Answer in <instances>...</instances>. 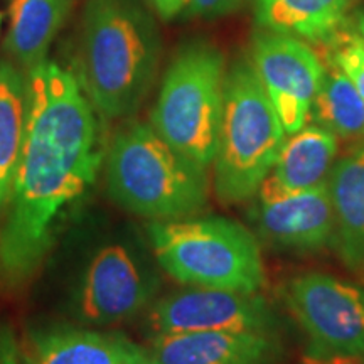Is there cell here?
Returning <instances> with one entry per match:
<instances>
[{
  "instance_id": "1",
  "label": "cell",
  "mask_w": 364,
  "mask_h": 364,
  "mask_svg": "<svg viewBox=\"0 0 364 364\" xmlns=\"http://www.w3.org/2000/svg\"><path fill=\"white\" fill-rule=\"evenodd\" d=\"M27 76L26 142L0 228V282L6 287L33 279L107 154L102 117L75 73L46 59Z\"/></svg>"
},
{
  "instance_id": "2",
  "label": "cell",
  "mask_w": 364,
  "mask_h": 364,
  "mask_svg": "<svg viewBox=\"0 0 364 364\" xmlns=\"http://www.w3.org/2000/svg\"><path fill=\"white\" fill-rule=\"evenodd\" d=\"M161 51L156 19L140 0H88L73 73L100 117L127 120L156 83Z\"/></svg>"
},
{
  "instance_id": "3",
  "label": "cell",
  "mask_w": 364,
  "mask_h": 364,
  "mask_svg": "<svg viewBox=\"0 0 364 364\" xmlns=\"http://www.w3.org/2000/svg\"><path fill=\"white\" fill-rule=\"evenodd\" d=\"M105 181L117 206L150 221L198 216L209 203L208 169L134 118L124 120L108 140Z\"/></svg>"
},
{
  "instance_id": "4",
  "label": "cell",
  "mask_w": 364,
  "mask_h": 364,
  "mask_svg": "<svg viewBox=\"0 0 364 364\" xmlns=\"http://www.w3.org/2000/svg\"><path fill=\"white\" fill-rule=\"evenodd\" d=\"M65 272L63 306L88 327L130 321L156 300L161 277L154 253L129 228H100L80 240Z\"/></svg>"
},
{
  "instance_id": "5",
  "label": "cell",
  "mask_w": 364,
  "mask_h": 364,
  "mask_svg": "<svg viewBox=\"0 0 364 364\" xmlns=\"http://www.w3.org/2000/svg\"><path fill=\"white\" fill-rule=\"evenodd\" d=\"M150 250L167 275L189 287L255 294L265 285L258 241L243 225L223 216L150 221Z\"/></svg>"
},
{
  "instance_id": "6",
  "label": "cell",
  "mask_w": 364,
  "mask_h": 364,
  "mask_svg": "<svg viewBox=\"0 0 364 364\" xmlns=\"http://www.w3.org/2000/svg\"><path fill=\"white\" fill-rule=\"evenodd\" d=\"M287 132L248 58L226 71L225 107L215 162L220 201L236 204L257 196L279 157Z\"/></svg>"
},
{
  "instance_id": "7",
  "label": "cell",
  "mask_w": 364,
  "mask_h": 364,
  "mask_svg": "<svg viewBox=\"0 0 364 364\" xmlns=\"http://www.w3.org/2000/svg\"><path fill=\"white\" fill-rule=\"evenodd\" d=\"M226 71V59L216 46L206 41L186 43L164 73L150 112L152 129L204 169L216 157Z\"/></svg>"
},
{
  "instance_id": "8",
  "label": "cell",
  "mask_w": 364,
  "mask_h": 364,
  "mask_svg": "<svg viewBox=\"0 0 364 364\" xmlns=\"http://www.w3.org/2000/svg\"><path fill=\"white\" fill-rule=\"evenodd\" d=\"M287 306L311 341V356H363L364 289L309 272L287 285Z\"/></svg>"
},
{
  "instance_id": "9",
  "label": "cell",
  "mask_w": 364,
  "mask_h": 364,
  "mask_svg": "<svg viewBox=\"0 0 364 364\" xmlns=\"http://www.w3.org/2000/svg\"><path fill=\"white\" fill-rule=\"evenodd\" d=\"M145 324L154 336L216 331L275 334L279 317L258 292L189 287L154 300Z\"/></svg>"
},
{
  "instance_id": "10",
  "label": "cell",
  "mask_w": 364,
  "mask_h": 364,
  "mask_svg": "<svg viewBox=\"0 0 364 364\" xmlns=\"http://www.w3.org/2000/svg\"><path fill=\"white\" fill-rule=\"evenodd\" d=\"M248 59L287 135L302 129L324 78V59L306 41L263 29L252 38Z\"/></svg>"
},
{
  "instance_id": "11",
  "label": "cell",
  "mask_w": 364,
  "mask_h": 364,
  "mask_svg": "<svg viewBox=\"0 0 364 364\" xmlns=\"http://www.w3.org/2000/svg\"><path fill=\"white\" fill-rule=\"evenodd\" d=\"M252 221L263 241L287 252H317L334 245L336 216L327 182L277 201H258Z\"/></svg>"
},
{
  "instance_id": "12",
  "label": "cell",
  "mask_w": 364,
  "mask_h": 364,
  "mask_svg": "<svg viewBox=\"0 0 364 364\" xmlns=\"http://www.w3.org/2000/svg\"><path fill=\"white\" fill-rule=\"evenodd\" d=\"M24 356L33 364H150L147 349L120 332L71 324L33 327Z\"/></svg>"
},
{
  "instance_id": "13",
  "label": "cell",
  "mask_w": 364,
  "mask_h": 364,
  "mask_svg": "<svg viewBox=\"0 0 364 364\" xmlns=\"http://www.w3.org/2000/svg\"><path fill=\"white\" fill-rule=\"evenodd\" d=\"M150 364H275L282 348L263 332H188L154 336Z\"/></svg>"
},
{
  "instance_id": "14",
  "label": "cell",
  "mask_w": 364,
  "mask_h": 364,
  "mask_svg": "<svg viewBox=\"0 0 364 364\" xmlns=\"http://www.w3.org/2000/svg\"><path fill=\"white\" fill-rule=\"evenodd\" d=\"M338 152V136L314 124L287 135L270 174L258 189V201H277L324 184Z\"/></svg>"
},
{
  "instance_id": "15",
  "label": "cell",
  "mask_w": 364,
  "mask_h": 364,
  "mask_svg": "<svg viewBox=\"0 0 364 364\" xmlns=\"http://www.w3.org/2000/svg\"><path fill=\"white\" fill-rule=\"evenodd\" d=\"M336 216L334 247L353 270L364 268V140L336 161L327 179Z\"/></svg>"
},
{
  "instance_id": "16",
  "label": "cell",
  "mask_w": 364,
  "mask_h": 364,
  "mask_svg": "<svg viewBox=\"0 0 364 364\" xmlns=\"http://www.w3.org/2000/svg\"><path fill=\"white\" fill-rule=\"evenodd\" d=\"M353 0H253L255 21L263 31L327 44L348 24Z\"/></svg>"
},
{
  "instance_id": "17",
  "label": "cell",
  "mask_w": 364,
  "mask_h": 364,
  "mask_svg": "<svg viewBox=\"0 0 364 364\" xmlns=\"http://www.w3.org/2000/svg\"><path fill=\"white\" fill-rule=\"evenodd\" d=\"M71 7L73 0H11L4 41L9 58L24 71L44 63Z\"/></svg>"
},
{
  "instance_id": "18",
  "label": "cell",
  "mask_w": 364,
  "mask_h": 364,
  "mask_svg": "<svg viewBox=\"0 0 364 364\" xmlns=\"http://www.w3.org/2000/svg\"><path fill=\"white\" fill-rule=\"evenodd\" d=\"M29 118V76L0 58V213L11 201L14 181L26 142Z\"/></svg>"
},
{
  "instance_id": "19",
  "label": "cell",
  "mask_w": 364,
  "mask_h": 364,
  "mask_svg": "<svg viewBox=\"0 0 364 364\" xmlns=\"http://www.w3.org/2000/svg\"><path fill=\"white\" fill-rule=\"evenodd\" d=\"M311 124L338 139L364 140V100L338 66L326 61V73L314 98Z\"/></svg>"
},
{
  "instance_id": "20",
  "label": "cell",
  "mask_w": 364,
  "mask_h": 364,
  "mask_svg": "<svg viewBox=\"0 0 364 364\" xmlns=\"http://www.w3.org/2000/svg\"><path fill=\"white\" fill-rule=\"evenodd\" d=\"M326 61L338 66L364 100V44L356 31H348L346 27L339 31L327 43Z\"/></svg>"
},
{
  "instance_id": "21",
  "label": "cell",
  "mask_w": 364,
  "mask_h": 364,
  "mask_svg": "<svg viewBox=\"0 0 364 364\" xmlns=\"http://www.w3.org/2000/svg\"><path fill=\"white\" fill-rule=\"evenodd\" d=\"M241 0H188L184 16L191 19H220L240 7Z\"/></svg>"
},
{
  "instance_id": "22",
  "label": "cell",
  "mask_w": 364,
  "mask_h": 364,
  "mask_svg": "<svg viewBox=\"0 0 364 364\" xmlns=\"http://www.w3.org/2000/svg\"><path fill=\"white\" fill-rule=\"evenodd\" d=\"M0 364H22L19 341L7 324H0Z\"/></svg>"
},
{
  "instance_id": "23",
  "label": "cell",
  "mask_w": 364,
  "mask_h": 364,
  "mask_svg": "<svg viewBox=\"0 0 364 364\" xmlns=\"http://www.w3.org/2000/svg\"><path fill=\"white\" fill-rule=\"evenodd\" d=\"M145 4L162 21H172L181 14H184L188 0H145Z\"/></svg>"
},
{
  "instance_id": "24",
  "label": "cell",
  "mask_w": 364,
  "mask_h": 364,
  "mask_svg": "<svg viewBox=\"0 0 364 364\" xmlns=\"http://www.w3.org/2000/svg\"><path fill=\"white\" fill-rule=\"evenodd\" d=\"M306 364H364L363 356H349V354H336V356H309Z\"/></svg>"
},
{
  "instance_id": "25",
  "label": "cell",
  "mask_w": 364,
  "mask_h": 364,
  "mask_svg": "<svg viewBox=\"0 0 364 364\" xmlns=\"http://www.w3.org/2000/svg\"><path fill=\"white\" fill-rule=\"evenodd\" d=\"M354 31H356L359 39H361L363 44H364V11L358 14L356 22H354Z\"/></svg>"
},
{
  "instance_id": "26",
  "label": "cell",
  "mask_w": 364,
  "mask_h": 364,
  "mask_svg": "<svg viewBox=\"0 0 364 364\" xmlns=\"http://www.w3.org/2000/svg\"><path fill=\"white\" fill-rule=\"evenodd\" d=\"M22 364H33V363H31L29 358L24 356V353H22Z\"/></svg>"
},
{
  "instance_id": "27",
  "label": "cell",
  "mask_w": 364,
  "mask_h": 364,
  "mask_svg": "<svg viewBox=\"0 0 364 364\" xmlns=\"http://www.w3.org/2000/svg\"><path fill=\"white\" fill-rule=\"evenodd\" d=\"M0 26H2V14H0Z\"/></svg>"
}]
</instances>
